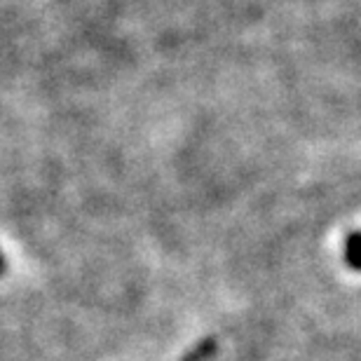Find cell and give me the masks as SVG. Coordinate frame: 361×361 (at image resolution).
<instances>
[{"instance_id":"1","label":"cell","mask_w":361,"mask_h":361,"mask_svg":"<svg viewBox=\"0 0 361 361\" xmlns=\"http://www.w3.org/2000/svg\"><path fill=\"white\" fill-rule=\"evenodd\" d=\"M348 261L352 268L361 270V235H352L348 242Z\"/></svg>"}]
</instances>
